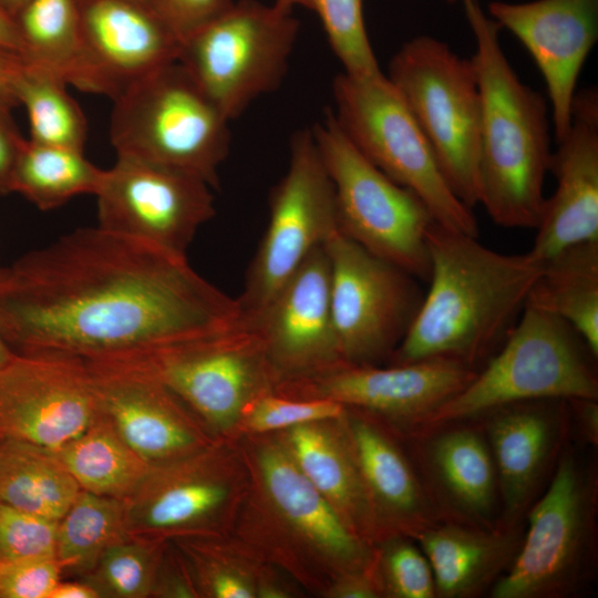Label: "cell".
<instances>
[{"label":"cell","instance_id":"cell-33","mask_svg":"<svg viewBox=\"0 0 598 598\" xmlns=\"http://www.w3.org/2000/svg\"><path fill=\"white\" fill-rule=\"evenodd\" d=\"M103 173L81 151L25 140L13 173L12 193L41 210H51L75 196L95 195Z\"/></svg>","mask_w":598,"mask_h":598},{"label":"cell","instance_id":"cell-42","mask_svg":"<svg viewBox=\"0 0 598 598\" xmlns=\"http://www.w3.org/2000/svg\"><path fill=\"white\" fill-rule=\"evenodd\" d=\"M234 0H151L158 17L181 43L221 16Z\"/></svg>","mask_w":598,"mask_h":598},{"label":"cell","instance_id":"cell-10","mask_svg":"<svg viewBox=\"0 0 598 598\" xmlns=\"http://www.w3.org/2000/svg\"><path fill=\"white\" fill-rule=\"evenodd\" d=\"M299 32L292 11L238 0L181 43L177 61L229 121L279 87Z\"/></svg>","mask_w":598,"mask_h":598},{"label":"cell","instance_id":"cell-50","mask_svg":"<svg viewBox=\"0 0 598 598\" xmlns=\"http://www.w3.org/2000/svg\"><path fill=\"white\" fill-rule=\"evenodd\" d=\"M275 4L286 11H293L296 7L310 9V0H275Z\"/></svg>","mask_w":598,"mask_h":598},{"label":"cell","instance_id":"cell-6","mask_svg":"<svg viewBox=\"0 0 598 598\" xmlns=\"http://www.w3.org/2000/svg\"><path fill=\"white\" fill-rule=\"evenodd\" d=\"M597 480L564 444L550 482L526 513L520 547L492 598L575 596L594 571Z\"/></svg>","mask_w":598,"mask_h":598},{"label":"cell","instance_id":"cell-8","mask_svg":"<svg viewBox=\"0 0 598 598\" xmlns=\"http://www.w3.org/2000/svg\"><path fill=\"white\" fill-rule=\"evenodd\" d=\"M430 143L454 194L478 204L481 94L472 59L430 35L406 41L388 74Z\"/></svg>","mask_w":598,"mask_h":598},{"label":"cell","instance_id":"cell-22","mask_svg":"<svg viewBox=\"0 0 598 598\" xmlns=\"http://www.w3.org/2000/svg\"><path fill=\"white\" fill-rule=\"evenodd\" d=\"M421 433L423 481L442 520L497 526L498 485L484 432L456 422Z\"/></svg>","mask_w":598,"mask_h":598},{"label":"cell","instance_id":"cell-29","mask_svg":"<svg viewBox=\"0 0 598 598\" xmlns=\"http://www.w3.org/2000/svg\"><path fill=\"white\" fill-rule=\"evenodd\" d=\"M291 458L302 474L332 503L357 532L375 528L371 503L354 454L311 423L290 429Z\"/></svg>","mask_w":598,"mask_h":598},{"label":"cell","instance_id":"cell-3","mask_svg":"<svg viewBox=\"0 0 598 598\" xmlns=\"http://www.w3.org/2000/svg\"><path fill=\"white\" fill-rule=\"evenodd\" d=\"M463 7L481 94L478 204L497 225L535 229L553 154L549 106L517 76L501 45L502 29L481 1L463 0Z\"/></svg>","mask_w":598,"mask_h":598},{"label":"cell","instance_id":"cell-11","mask_svg":"<svg viewBox=\"0 0 598 598\" xmlns=\"http://www.w3.org/2000/svg\"><path fill=\"white\" fill-rule=\"evenodd\" d=\"M150 378L207 423L226 427L272 377L261 340L241 318L224 330L130 358L95 362Z\"/></svg>","mask_w":598,"mask_h":598},{"label":"cell","instance_id":"cell-49","mask_svg":"<svg viewBox=\"0 0 598 598\" xmlns=\"http://www.w3.org/2000/svg\"><path fill=\"white\" fill-rule=\"evenodd\" d=\"M30 0H0V6L14 19Z\"/></svg>","mask_w":598,"mask_h":598},{"label":"cell","instance_id":"cell-32","mask_svg":"<svg viewBox=\"0 0 598 598\" xmlns=\"http://www.w3.org/2000/svg\"><path fill=\"white\" fill-rule=\"evenodd\" d=\"M16 21L27 60L90 92L76 0H30Z\"/></svg>","mask_w":598,"mask_h":598},{"label":"cell","instance_id":"cell-39","mask_svg":"<svg viewBox=\"0 0 598 598\" xmlns=\"http://www.w3.org/2000/svg\"><path fill=\"white\" fill-rule=\"evenodd\" d=\"M58 522L0 503V561L55 557Z\"/></svg>","mask_w":598,"mask_h":598},{"label":"cell","instance_id":"cell-14","mask_svg":"<svg viewBox=\"0 0 598 598\" xmlns=\"http://www.w3.org/2000/svg\"><path fill=\"white\" fill-rule=\"evenodd\" d=\"M210 188L183 171L117 156L95 194L97 226L186 256L197 230L215 215Z\"/></svg>","mask_w":598,"mask_h":598},{"label":"cell","instance_id":"cell-16","mask_svg":"<svg viewBox=\"0 0 598 598\" xmlns=\"http://www.w3.org/2000/svg\"><path fill=\"white\" fill-rule=\"evenodd\" d=\"M488 16L520 41L539 69L558 143L569 130L580 71L598 40V0H496Z\"/></svg>","mask_w":598,"mask_h":598},{"label":"cell","instance_id":"cell-31","mask_svg":"<svg viewBox=\"0 0 598 598\" xmlns=\"http://www.w3.org/2000/svg\"><path fill=\"white\" fill-rule=\"evenodd\" d=\"M54 453L81 489L118 499L130 496L151 467L101 411L86 431Z\"/></svg>","mask_w":598,"mask_h":598},{"label":"cell","instance_id":"cell-34","mask_svg":"<svg viewBox=\"0 0 598 598\" xmlns=\"http://www.w3.org/2000/svg\"><path fill=\"white\" fill-rule=\"evenodd\" d=\"M128 536L123 499L81 489L58 522L55 558L62 575H86L106 548Z\"/></svg>","mask_w":598,"mask_h":598},{"label":"cell","instance_id":"cell-47","mask_svg":"<svg viewBox=\"0 0 598 598\" xmlns=\"http://www.w3.org/2000/svg\"><path fill=\"white\" fill-rule=\"evenodd\" d=\"M22 60L0 56V110L11 111L19 105L16 95V76Z\"/></svg>","mask_w":598,"mask_h":598},{"label":"cell","instance_id":"cell-40","mask_svg":"<svg viewBox=\"0 0 598 598\" xmlns=\"http://www.w3.org/2000/svg\"><path fill=\"white\" fill-rule=\"evenodd\" d=\"M248 426L256 432L295 427L341 416L344 405L327 398L282 399L262 393L249 404Z\"/></svg>","mask_w":598,"mask_h":598},{"label":"cell","instance_id":"cell-35","mask_svg":"<svg viewBox=\"0 0 598 598\" xmlns=\"http://www.w3.org/2000/svg\"><path fill=\"white\" fill-rule=\"evenodd\" d=\"M66 82L29 61L20 62L16 95L28 114L31 141L84 152L86 120Z\"/></svg>","mask_w":598,"mask_h":598},{"label":"cell","instance_id":"cell-27","mask_svg":"<svg viewBox=\"0 0 598 598\" xmlns=\"http://www.w3.org/2000/svg\"><path fill=\"white\" fill-rule=\"evenodd\" d=\"M260 465L270 498L298 532L353 570L368 565V550L358 533L290 455L270 448L262 453Z\"/></svg>","mask_w":598,"mask_h":598},{"label":"cell","instance_id":"cell-36","mask_svg":"<svg viewBox=\"0 0 598 598\" xmlns=\"http://www.w3.org/2000/svg\"><path fill=\"white\" fill-rule=\"evenodd\" d=\"M158 544L156 538L128 536L106 548L93 569L79 578L101 598L150 597L161 555Z\"/></svg>","mask_w":598,"mask_h":598},{"label":"cell","instance_id":"cell-13","mask_svg":"<svg viewBox=\"0 0 598 598\" xmlns=\"http://www.w3.org/2000/svg\"><path fill=\"white\" fill-rule=\"evenodd\" d=\"M324 248L330 262L331 315L343 361L364 365L391 357L422 303L419 279L340 230Z\"/></svg>","mask_w":598,"mask_h":598},{"label":"cell","instance_id":"cell-53","mask_svg":"<svg viewBox=\"0 0 598 598\" xmlns=\"http://www.w3.org/2000/svg\"><path fill=\"white\" fill-rule=\"evenodd\" d=\"M446 1H448V2H454V1H456V0H446Z\"/></svg>","mask_w":598,"mask_h":598},{"label":"cell","instance_id":"cell-45","mask_svg":"<svg viewBox=\"0 0 598 598\" xmlns=\"http://www.w3.org/2000/svg\"><path fill=\"white\" fill-rule=\"evenodd\" d=\"M0 56L24 60L27 49L16 19L0 6Z\"/></svg>","mask_w":598,"mask_h":598},{"label":"cell","instance_id":"cell-43","mask_svg":"<svg viewBox=\"0 0 598 598\" xmlns=\"http://www.w3.org/2000/svg\"><path fill=\"white\" fill-rule=\"evenodd\" d=\"M24 141L10 111L0 110V195L12 193L13 173Z\"/></svg>","mask_w":598,"mask_h":598},{"label":"cell","instance_id":"cell-52","mask_svg":"<svg viewBox=\"0 0 598 598\" xmlns=\"http://www.w3.org/2000/svg\"><path fill=\"white\" fill-rule=\"evenodd\" d=\"M136 1H141V2H144V3L151 4V0H136Z\"/></svg>","mask_w":598,"mask_h":598},{"label":"cell","instance_id":"cell-48","mask_svg":"<svg viewBox=\"0 0 598 598\" xmlns=\"http://www.w3.org/2000/svg\"><path fill=\"white\" fill-rule=\"evenodd\" d=\"M48 598H101L94 587L82 578L60 580Z\"/></svg>","mask_w":598,"mask_h":598},{"label":"cell","instance_id":"cell-23","mask_svg":"<svg viewBox=\"0 0 598 598\" xmlns=\"http://www.w3.org/2000/svg\"><path fill=\"white\" fill-rule=\"evenodd\" d=\"M85 364L101 413L146 463L168 462L198 446L197 435L182 412V401L164 385L134 372Z\"/></svg>","mask_w":598,"mask_h":598},{"label":"cell","instance_id":"cell-4","mask_svg":"<svg viewBox=\"0 0 598 598\" xmlns=\"http://www.w3.org/2000/svg\"><path fill=\"white\" fill-rule=\"evenodd\" d=\"M594 357L570 324L527 302L501 348L417 427L423 432L473 421L495 409L527 401L597 400Z\"/></svg>","mask_w":598,"mask_h":598},{"label":"cell","instance_id":"cell-41","mask_svg":"<svg viewBox=\"0 0 598 598\" xmlns=\"http://www.w3.org/2000/svg\"><path fill=\"white\" fill-rule=\"evenodd\" d=\"M62 577L55 557L0 561V598H48Z\"/></svg>","mask_w":598,"mask_h":598},{"label":"cell","instance_id":"cell-24","mask_svg":"<svg viewBox=\"0 0 598 598\" xmlns=\"http://www.w3.org/2000/svg\"><path fill=\"white\" fill-rule=\"evenodd\" d=\"M523 534L522 524L485 528L441 520L413 539L429 559L436 597L472 598L491 590L507 571Z\"/></svg>","mask_w":598,"mask_h":598},{"label":"cell","instance_id":"cell-46","mask_svg":"<svg viewBox=\"0 0 598 598\" xmlns=\"http://www.w3.org/2000/svg\"><path fill=\"white\" fill-rule=\"evenodd\" d=\"M569 410L575 414L579 431L591 445L598 444V404L592 399H575L567 401Z\"/></svg>","mask_w":598,"mask_h":598},{"label":"cell","instance_id":"cell-21","mask_svg":"<svg viewBox=\"0 0 598 598\" xmlns=\"http://www.w3.org/2000/svg\"><path fill=\"white\" fill-rule=\"evenodd\" d=\"M568 410L566 400L549 399L514 403L482 415L497 477L498 524L523 523L561 451Z\"/></svg>","mask_w":598,"mask_h":598},{"label":"cell","instance_id":"cell-37","mask_svg":"<svg viewBox=\"0 0 598 598\" xmlns=\"http://www.w3.org/2000/svg\"><path fill=\"white\" fill-rule=\"evenodd\" d=\"M310 10L320 18L343 73L354 78L383 73L367 33L363 0H310Z\"/></svg>","mask_w":598,"mask_h":598},{"label":"cell","instance_id":"cell-26","mask_svg":"<svg viewBox=\"0 0 598 598\" xmlns=\"http://www.w3.org/2000/svg\"><path fill=\"white\" fill-rule=\"evenodd\" d=\"M351 443L375 525L383 518L414 538L442 520L423 478L383 432L367 420L353 419Z\"/></svg>","mask_w":598,"mask_h":598},{"label":"cell","instance_id":"cell-5","mask_svg":"<svg viewBox=\"0 0 598 598\" xmlns=\"http://www.w3.org/2000/svg\"><path fill=\"white\" fill-rule=\"evenodd\" d=\"M113 101L110 136L117 156L179 169L218 187L230 121L178 61L133 82Z\"/></svg>","mask_w":598,"mask_h":598},{"label":"cell","instance_id":"cell-7","mask_svg":"<svg viewBox=\"0 0 598 598\" xmlns=\"http://www.w3.org/2000/svg\"><path fill=\"white\" fill-rule=\"evenodd\" d=\"M339 126L354 147L396 184L413 192L441 226L478 237L472 208L452 190L430 143L384 73L338 74L332 84Z\"/></svg>","mask_w":598,"mask_h":598},{"label":"cell","instance_id":"cell-20","mask_svg":"<svg viewBox=\"0 0 598 598\" xmlns=\"http://www.w3.org/2000/svg\"><path fill=\"white\" fill-rule=\"evenodd\" d=\"M553 151L556 179L545 202L529 255L544 262L581 243L598 241V90L577 91L567 134Z\"/></svg>","mask_w":598,"mask_h":598},{"label":"cell","instance_id":"cell-25","mask_svg":"<svg viewBox=\"0 0 598 598\" xmlns=\"http://www.w3.org/2000/svg\"><path fill=\"white\" fill-rule=\"evenodd\" d=\"M188 455L151 465L123 499L130 536L158 539L204 523L223 505L226 486L206 471L204 457Z\"/></svg>","mask_w":598,"mask_h":598},{"label":"cell","instance_id":"cell-19","mask_svg":"<svg viewBox=\"0 0 598 598\" xmlns=\"http://www.w3.org/2000/svg\"><path fill=\"white\" fill-rule=\"evenodd\" d=\"M476 370L452 359L434 358L378 368L341 364L296 382L306 396L385 414L419 426L458 393Z\"/></svg>","mask_w":598,"mask_h":598},{"label":"cell","instance_id":"cell-9","mask_svg":"<svg viewBox=\"0 0 598 598\" xmlns=\"http://www.w3.org/2000/svg\"><path fill=\"white\" fill-rule=\"evenodd\" d=\"M311 130L333 185L340 231L373 255L427 281V233L435 219L425 204L369 162L331 111Z\"/></svg>","mask_w":598,"mask_h":598},{"label":"cell","instance_id":"cell-18","mask_svg":"<svg viewBox=\"0 0 598 598\" xmlns=\"http://www.w3.org/2000/svg\"><path fill=\"white\" fill-rule=\"evenodd\" d=\"M90 93L112 100L145 75L177 61L181 41L151 4L76 0Z\"/></svg>","mask_w":598,"mask_h":598},{"label":"cell","instance_id":"cell-12","mask_svg":"<svg viewBox=\"0 0 598 598\" xmlns=\"http://www.w3.org/2000/svg\"><path fill=\"white\" fill-rule=\"evenodd\" d=\"M288 168L269 199V221L237 298L251 320L274 299L310 252L338 230L336 196L311 128L290 141Z\"/></svg>","mask_w":598,"mask_h":598},{"label":"cell","instance_id":"cell-1","mask_svg":"<svg viewBox=\"0 0 598 598\" xmlns=\"http://www.w3.org/2000/svg\"><path fill=\"white\" fill-rule=\"evenodd\" d=\"M240 317L237 299L186 256L100 226L0 268V337L14 354L112 361L224 330Z\"/></svg>","mask_w":598,"mask_h":598},{"label":"cell","instance_id":"cell-17","mask_svg":"<svg viewBox=\"0 0 598 598\" xmlns=\"http://www.w3.org/2000/svg\"><path fill=\"white\" fill-rule=\"evenodd\" d=\"M244 321L258 333L272 375L311 377L344 364L332 321L324 245L310 252L258 316Z\"/></svg>","mask_w":598,"mask_h":598},{"label":"cell","instance_id":"cell-28","mask_svg":"<svg viewBox=\"0 0 598 598\" xmlns=\"http://www.w3.org/2000/svg\"><path fill=\"white\" fill-rule=\"evenodd\" d=\"M527 302L570 324L598 355V241L570 246L543 262Z\"/></svg>","mask_w":598,"mask_h":598},{"label":"cell","instance_id":"cell-51","mask_svg":"<svg viewBox=\"0 0 598 598\" xmlns=\"http://www.w3.org/2000/svg\"><path fill=\"white\" fill-rule=\"evenodd\" d=\"M13 354L0 337V369L9 362Z\"/></svg>","mask_w":598,"mask_h":598},{"label":"cell","instance_id":"cell-15","mask_svg":"<svg viewBox=\"0 0 598 598\" xmlns=\"http://www.w3.org/2000/svg\"><path fill=\"white\" fill-rule=\"evenodd\" d=\"M99 415L91 372L79 359L13 354L0 369V441L58 452Z\"/></svg>","mask_w":598,"mask_h":598},{"label":"cell","instance_id":"cell-2","mask_svg":"<svg viewBox=\"0 0 598 598\" xmlns=\"http://www.w3.org/2000/svg\"><path fill=\"white\" fill-rule=\"evenodd\" d=\"M427 248L430 287L392 364L445 358L477 371L516 326L543 264L529 252L495 251L436 221Z\"/></svg>","mask_w":598,"mask_h":598},{"label":"cell","instance_id":"cell-38","mask_svg":"<svg viewBox=\"0 0 598 598\" xmlns=\"http://www.w3.org/2000/svg\"><path fill=\"white\" fill-rule=\"evenodd\" d=\"M385 591L396 598H436L434 576L423 550L408 536L389 539L380 557Z\"/></svg>","mask_w":598,"mask_h":598},{"label":"cell","instance_id":"cell-44","mask_svg":"<svg viewBox=\"0 0 598 598\" xmlns=\"http://www.w3.org/2000/svg\"><path fill=\"white\" fill-rule=\"evenodd\" d=\"M204 586L210 596L217 598H251V587L239 576L228 570H208L204 573Z\"/></svg>","mask_w":598,"mask_h":598},{"label":"cell","instance_id":"cell-30","mask_svg":"<svg viewBox=\"0 0 598 598\" xmlns=\"http://www.w3.org/2000/svg\"><path fill=\"white\" fill-rule=\"evenodd\" d=\"M80 491L54 452L0 441V503L59 522Z\"/></svg>","mask_w":598,"mask_h":598}]
</instances>
